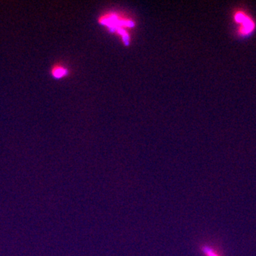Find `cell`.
Wrapping results in <instances>:
<instances>
[{
  "label": "cell",
  "mask_w": 256,
  "mask_h": 256,
  "mask_svg": "<svg viewBox=\"0 0 256 256\" xmlns=\"http://www.w3.org/2000/svg\"><path fill=\"white\" fill-rule=\"evenodd\" d=\"M50 74L52 78L60 80L69 75V69L62 63H56L50 67Z\"/></svg>",
  "instance_id": "cell-2"
},
{
  "label": "cell",
  "mask_w": 256,
  "mask_h": 256,
  "mask_svg": "<svg viewBox=\"0 0 256 256\" xmlns=\"http://www.w3.org/2000/svg\"><path fill=\"white\" fill-rule=\"evenodd\" d=\"M204 256H224L222 250L216 246L212 244H204L201 247Z\"/></svg>",
  "instance_id": "cell-3"
},
{
  "label": "cell",
  "mask_w": 256,
  "mask_h": 256,
  "mask_svg": "<svg viewBox=\"0 0 256 256\" xmlns=\"http://www.w3.org/2000/svg\"><path fill=\"white\" fill-rule=\"evenodd\" d=\"M232 21L235 24V34L240 40L250 38L256 31V21L244 8H237L232 12Z\"/></svg>",
  "instance_id": "cell-1"
}]
</instances>
